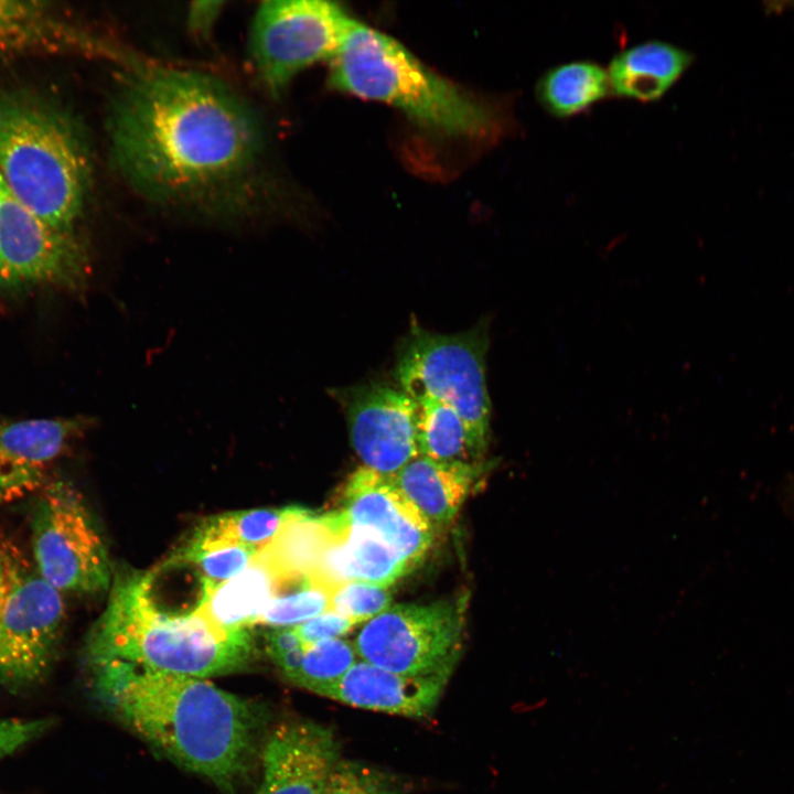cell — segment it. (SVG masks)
Segmentation results:
<instances>
[{"label": "cell", "mask_w": 794, "mask_h": 794, "mask_svg": "<svg viewBox=\"0 0 794 794\" xmlns=\"http://www.w3.org/2000/svg\"><path fill=\"white\" fill-rule=\"evenodd\" d=\"M87 266L75 233L46 224L0 174V287L78 290L86 282Z\"/></svg>", "instance_id": "cell-10"}, {"label": "cell", "mask_w": 794, "mask_h": 794, "mask_svg": "<svg viewBox=\"0 0 794 794\" xmlns=\"http://www.w3.org/2000/svg\"><path fill=\"white\" fill-rule=\"evenodd\" d=\"M354 21L332 1L262 2L250 25L249 53L266 88L278 96L301 71L332 61Z\"/></svg>", "instance_id": "cell-8"}, {"label": "cell", "mask_w": 794, "mask_h": 794, "mask_svg": "<svg viewBox=\"0 0 794 794\" xmlns=\"http://www.w3.org/2000/svg\"><path fill=\"white\" fill-rule=\"evenodd\" d=\"M358 659L352 642L342 637L321 641L305 650L301 668L291 683L319 695Z\"/></svg>", "instance_id": "cell-25"}, {"label": "cell", "mask_w": 794, "mask_h": 794, "mask_svg": "<svg viewBox=\"0 0 794 794\" xmlns=\"http://www.w3.org/2000/svg\"><path fill=\"white\" fill-rule=\"evenodd\" d=\"M65 607L61 592L11 565L10 588L0 611V680L20 690L50 669L62 636Z\"/></svg>", "instance_id": "cell-11"}, {"label": "cell", "mask_w": 794, "mask_h": 794, "mask_svg": "<svg viewBox=\"0 0 794 794\" xmlns=\"http://www.w3.org/2000/svg\"><path fill=\"white\" fill-rule=\"evenodd\" d=\"M355 624L332 611H328L294 626L303 647H308L325 640L341 639L347 634Z\"/></svg>", "instance_id": "cell-31"}, {"label": "cell", "mask_w": 794, "mask_h": 794, "mask_svg": "<svg viewBox=\"0 0 794 794\" xmlns=\"http://www.w3.org/2000/svg\"><path fill=\"white\" fill-rule=\"evenodd\" d=\"M348 523L342 509L316 515L302 507H286L280 528L257 554L275 571L282 589L313 578Z\"/></svg>", "instance_id": "cell-17"}, {"label": "cell", "mask_w": 794, "mask_h": 794, "mask_svg": "<svg viewBox=\"0 0 794 794\" xmlns=\"http://www.w3.org/2000/svg\"><path fill=\"white\" fill-rule=\"evenodd\" d=\"M36 572L60 592L94 594L110 583L104 539L79 493L67 482L43 484L31 513Z\"/></svg>", "instance_id": "cell-7"}, {"label": "cell", "mask_w": 794, "mask_h": 794, "mask_svg": "<svg viewBox=\"0 0 794 794\" xmlns=\"http://www.w3.org/2000/svg\"><path fill=\"white\" fill-rule=\"evenodd\" d=\"M417 448L420 455L440 462L480 464L484 457L475 447L459 414L434 399L417 401Z\"/></svg>", "instance_id": "cell-23"}, {"label": "cell", "mask_w": 794, "mask_h": 794, "mask_svg": "<svg viewBox=\"0 0 794 794\" xmlns=\"http://www.w3.org/2000/svg\"><path fill=\"white\" fill-rule=\"evenodd\" d=\"M0 174L46 224L74 233L92 176L77 119L52 98L0 87Z\"/></svg>", "instance_id": "cell-4"}, {"label": "cell", "mask_w": 794, "mask_h": 794, "mask_svg": "<svg viewBox=\"0 0 794 794\" xmlns=\"http://www.w3.org/2000/svg\"><path fill=\"white\" fill-rule=\"evenodd\" d=\"M411 568L378 532L350 523L325 556L315 578L332 591L346 581L387 588Z\"/></svg>", "instance_id": "cell-18"}, {"label": "cell", "mask_w": 794, "mask_h": 794, "mask_svg": "<svg viewBox=\"0 0 794 794\" xmlns=\"http://www.w3.org/2000/svg\"><path fill=\"white\" fill-rule=\"evenodd\" d=\"M693 63L684 49L662 41L630 46L611 60V94L642 103L663 97Z\"/></svg>", "instance_id": "cell-20"}, {"label": "cell", "mask_w": 794, "mask_h": 794, "mask_svg": "<svg viewBox=\"0 0 794 794\" xmlns=\"http://www.w3.org/2000/svg\"><path fill=\"white\" fill-rule=\"evenodd\" d=\"M343 503L351 524L378 532L412 567L429 549L433 529L393 476L357 469L345 483Z\"/></svg>", "instance_id": "cell-14"}, {"label": "cell", "mask_w": 794, "mask_h": 794, "mask_svg": "<svg viewBox=\"0 0 794 794\" xmlns=\"http://www.w3.org/2000/svg\"><path fill=\"white\" fill-rule=\"evenodd\" d=\"M332 590L312 578L282 588L259 616L257 624L272 627L297 626L330 611Z\"/></svg>", "instance_id": "cell-24"}, {"label": "cell", "mask_w": 794, "mask_h": 794, "mask_svg": "<svg viewBox=\"0 0 794 794\" xmlns=\"http://www.w3.org/2000/svg\"><path fill=\"white\" fill-rule=\"evenodd\" d=\"M32 491L34 489L22 483L0 481V506Z\"/></svg>", "instance_id": "cell-34"}, {"label": "cell", "mask_w": 794, "mask_h": 794, "mask_svg": "<svg viewBox=\"0 0 794 794\" xmlns=\"http://www.w3.org/2000/svg\"><path fill=\"white\" fill-rule=\"evenodd\" d=\"M11 581V564L0 552V611L7 598Z\"/></svg>", "instance_id": "cell-35"}, {"label": "cell", "mask_w": 794, "mask_h": 794, "mask_svg": "<svg viewBox=\"0 0 794 794\" xmlns=\"http://www.w3.org/2000/svg\"><path fill=\"white\" fill-rule=\"evenodd\" d=\"M257 650L250 630L224 633L196 612L173 616L148 600L141 573H120L85 645L88 665L121 661L141 668L207 678L246 669Z\"/></svg>", "instance_id": "cell-5"}, {"label": "cell", "mask_w": 794, "mask_h": 794, "mask_svg": "<svg viewBox=\"0 0 794 794\" xmlns=\"http://www.w3.org/2000/svg\"><path fill=\"white\" fill-rule=\"evenodd\" d=\"M483 468V463H448L418 454L393 480L433 529L455 517Z\"/></svg>", "instance_id": "cell-19"}, {"label": "cell", "mask_w": 794, "mask_h": 794, "mask_svg": "<svg viewBox=\"0 0 794 794\" xmlns=\"http://www.w3.org/2000/svg\"><path fill=\"white\" fill-rule=\"evenodd\" d=\"M221 2H196L190 10L189 23L195 33L206 34L221 11Z\"/></svg>", "instance_id": "cell-33"}, {"label": "cell", "mask_w": 794, "mask_h": 794, "mask_svg": "<svg viewBox=\"0 0 794 794\" xmlns=\"http://www.w3.org/2000/svg\"><path fill=\"white\" fill-rule=\"evenodd\" d=\"M256 552L238 543L196 545L185 541L173 555L194 565L214 589L243 571Z\"/></svg>", "instance_id": "cell-26"}, {"label": "cell", "mask_w": 794, "mask_h": 794, "mask_svg": "<svg viewBox=\"0 0 794 794\" xmlns=\"http://www.w3.org/2000/svg\"><path fill=\"white\" fill-rule=\"evenodd\" d=\"M97 702L184 769L235 794L259 759L264 709L204 678L121 661L88 665Z\"/></svg>", "instance_id": "cell-2"}, {"label": "cell", "mask_w": 794, "mask_h": 794, "mask_svg": "<svg viewBox=\"0 0 794 794\" xmlns=\"http://www.w3.org/2000/svg\"><path fill=\"white\" fill-rule=\"evenodd\" d=\"M792 4L794 6V2Z\"/></svg>", "instance_id": "cell-36"}, {"label": "cell", "mask_w": 794, "mask_h": 794, "mask_svg": "<svg viewBox=\"0 0 794 794\" xmlns=\"http://www.w3.org/2000/svg\"><path fill=\"white\" fill-rule=\"evenodd\" d=\"M225 515L236 540L258 551L273 538L280 528L285 519L286 507L228 512Z\"/></svg>", "instance_id": "cell-30"}, {"label": "cell", "mask_w": 794, "mask_h": 794, "mask_svg": "<svg viewBox=\"0 0 794 794\" xmlns=\"http://www.w3.org/2000/svg\"><path fill=\"white\" fill-rule=\"evenodd\" d=\"M111 160L140 194L197 204L238 189L259 160L261 126L211 75L144 64L124 75L108 112Z\"/></svg>", "instance_id": "cell-1"}, {"label": "cell", "mask_w": 794, "mask_h": 794, "mask_svg": "<svg viewBox=\"0 0 794 794\" xmlns=\"http://www.w3.org/2000/svg\"><path fill=\"white\" fill-rule=\"evenodd\" d=\"M536 97L558 118L576 116L611 94L608 72L591 61H573L546 71L536 84Z\"/></svg>", "instance_id": "cell-22"}, {"label": "cell", "mask_w": 794, "mask_h": 794, "mask_svg": "<svg viewBox=\"0 0 794 794\" xmlns=\"http://www.w3.org/2000/svg\"><path fill=\"white\" fill-rule=\"evenodd\" d=\"M465 599L403 603L367 621L353 642L360 659L407 676L450 677L459 659Z\"/></svg>", "instance_id": "cell-9"}, {"label": "cell", "mask_w": 794, "mask_h": 794, "mask_svg": "<svg viewBox=\"0 0 794 794\" xmlns=\"http://www.w3.org/2000/svg\"><path fill=\"white\" fill-rule=\"evenodd\" d=\"M266 651L275 659L289 651L303 646L294 626L272 627L266 635Z\"/></svg>", "instance_id": "cell-32"}, {"label": "cell", "mask_w": 794, "mask_h": 794, "mask_svg": "<svg viewBox=\"0 0 794 794\" xmlns=\"http://www.w3.org/2000/svg\"><path fill=\"white\" fill-rule=\"evenodd\" d=\"M260 759L264 773L255 794H320L340 749L329 728L289 721L267 736Z\"/></svg>", "instance_id": "cell-13"}, {"label": "cell", "mask_w": 794, "mask_h": 794, "mask_svg": "<svg viewBox=\"0 0 794 794\" xmlns=\"http://www.w3.org/2000/svg\"><path fill=\"white\" fill-rule=\"evenodd\" d=\"M45 3L0 1V43L37 41L46 32Z\"/></svg>", "instance_id": "cell-29"}, {"label": "cell", "mask_w": 794, "mask_h": 794, "mask_svg": "<svg viewBox=\"0 0 794 794\" xmlns=\"http://www.w3.org/2000/svg\"><path fill=\"white\" fill-rule=\"evenodd\" d=\"M90 418L9 419L0 416V481L39 490L45 468L64 454L89 426Z\"/></svg>", "instance_id": "cell-16"}, {"label": "cell", "mask_w": 794, "mask_h": 794, "mask_svg": "<svg viewBox=\"0 0 794 794\" xmlns=\"http://www.w3.org/2000/svg\"><path fill=\"white\" fill-rule=\"evenodd\" d=\"M390 604L391 594L387 588L361 581H346L332 591L330 611L351 620L356 625L383 613Z\"/></svg>", "instance_id": "cell-28"}, {"label": "cell", "mask_w": 794, "mask_h": 794, "mask_svg": "<svg viewBox=\"0 0 794 794\" xmlns=\"http://www.w3.org/2000/svg\"><path fill=\"white\" fill-rule=\"evenodd\" d=\"M280 589L279 578L256 552L243 571L208 593L196 613L224 633L250 630Z\"/></svg>", "instance_id": "cell-21"}, {"label": "cell", "mask_w": 794, "mask_h": 794, "mask_svg": "<svg viewBox=\"0 0 794 794\" xmlns=\"http://www.w3.org/2000/svg\"><path fill=\"white\" fill-rule=\"evenodd\" d=\"M352 446L364 466L394 476L419 454L418 404L400 388L378 383L334 388Z\"/></svg>", "instance_id": "cell-12"}, {"label": "cell", "mask_w": 794, "mask_h": 794, "mask_svg": "<svg viewBox=\"0 0 794 794\" xmlns=\"http://www.w3.org/2000/svg\"><path fill=\"white\" fill-rule=\"evenodd\" d=\"M449 678L401 675L358 659L319 695L355 708L423 718L438 706Z\"/></svg>", "instance_id": "cell-15"}, {"label": "cell", "mask_w": 794, "mask_h": 794, "mask_svg": "<svg viewBox=\"0 0 794 794\" xmlns=\"http://www.w3.org/2000/svg\"><path fill=\"white\" fill-rule=\"evenodd\" d=\"M489 323L457 334H439L412 323L399 347L396 378L415 401L434 399L452 407L485 454L491 425L486 384Z\"/></svg>", "instance_id": "cell-6"}, {"label": "cell", "mask_w": 794, "mask_h": 794, "mask_svg": "<svg viewBox=\"0 0 794 794\" xmlns=\"http://www.w3.org/2000/svg\"><path fill=\"white\" fill-rule=\"evenodd\" d=\"M329 82L343 93L393 106L448 137L492 143L513 126L504 106L444 78L400 42L357 20L331 61Z\"/></svg>", "instance_id": "cell-3"}, {"label": "cell", "mask_w": 794, "mask_h": 794, "mask_svg": "<svg viewBox=\"0 0 794 794\" xmlns=\"http://www.w3.org/2000/svg\"><path fill=\"white\" fill-rule=\"evenodd\" d=\"M405 791V784L384 770L340 759L320 794H404Z\"/></svg>", "instance_id": "cell-27"}]
</instances>
